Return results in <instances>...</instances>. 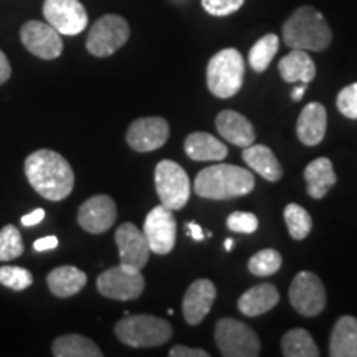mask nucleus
Masks as SVG:
<instances>
[{"label":"nucleus","mask_w":357,"mask_h":357,"mask_svg":"<svg viewBox=\"0 0 357 357\" xmlns=\"http://www.w3.org/2000/svg\"><path fill=\"white\" fill-rule=\"evenodd\" d=\"M25 176L35 192L52 202L66 199L75 187V174L70 162L50 149L35 151L25 159Z\"/></svg>","instance_id":"nucleus-1"},{"label":"nucleus","mask_w":357,"mask_h":357,"mask_svg":"<svg viewBox=\"0 0 357 357\" xmlns=\"http://www.w3.org/2000/svg\"><path fill=\"white\" fill-rule=\"evenodd\" d=\"M255 189V177L248 169L231 164L205 167L194 181V192L202 199L229 200L243 197Z\"/></svg>","instance_id":"nucleus-2"},{"label":"nucleus","mask_w":357,"mask_h":357,"mask_svg":"<svg viewBox=\"0 0 357 357\" xmlns=\"http://www.w3.org/2000/svg\"><path fill=\"white\" fill-rule=\"evenodd\" d=\"M283 42L289 48L323 52L333 42L331 26L324 15L311 6L296 8L283 25Z\"/></svg>","instance_id":"nucleus-3"},{"label":"nucleus","mask_w":357,"mask_h":357,"mask_svg":"<svg viewBox=\"0 0 357 357\" xmlns=\"http://www.w3.org/2000/svg\"><path fill=\"white\" fill-rule=\"evenodd\" d=\"M245 61L236 48H223L207 65V86L213 96L229 100L242 89Z\"/></svg>","instance_id":"nucleus-4"},{"label":"nucleus","mask_w":357,"mask_h":357,"mask_svg":"<svg viewBox=\"0 0 357 357\" xmlns=\"http://www.w3.org/2000/svg\"><path fill=\"white\" fill-rule=\"evenodd\" d=\"M114 334L129 347H155L172 337V326L166 319L151 314H126L114 326Z\"/></svg>","instance_id":"nucleus-5"},{"label":"nucleus","mask_w":357,"mask_h":357,"mask_svg":"<svg viewBox=\"0 0 357 357\" xmlns=\"http://www.w3.org/2000/svg\"><path fill=\"white\" fill-rule=\"evenodd\" d=\"M215 344L225 357H257L261 342L252 328L242 321L223 318L215 326Z\"/></svg>","instance_id":"nucleus-6"},{"label":"nucleus","mask_w":357,"mask_h":357,"mask_svg":"<svg viewBox=\"0 0 357 357\" xmlns=\"http://www.w3.org/2000/svg\"><path fill=\"white\" fill-rule=\"evenodd\" d=\"M155 190L164 207L181 211L190 199V178L174 160H160L154 172Z\"/></svg>","instance_id":"nucleus-7"},{"label":"nucleus","mask_w":357,"mask_h":357,"mask_svg":"<svg viewBox=\"0 0 357 357\" xmlns=\"http://www.w3.org/2000/svg\"><path fill=\"white\" fill-rule=\"evenodd\" d=\"M131 29L121 15H102L93 24L86 37V50L93 56L105 58L113 55L126 45Z\"/></svg>","instance_id":"nucleus-8"},{"label":"nucleus","mask_w":357,"mask_h":357,"mask_svg":"<svg viewBox=\"0 0 357 357\" xmlns=\"http://www.w3.org/2000/svg\"><path fill=\"white\" fill-rule=\"evenodd\" d=\"M98 291L105 298L118 301H131L139 298L144 291L146 281L141 270L124 266L119 263L118 266L102 271L96 280Z\"/></svg>","instance_id":"nucleus-9"},{"label":"nucleus","mask_w":357,"mask_h":357,"mask_svg":"<svg viewBox=\"0 0 357 357\" xmlns=\"http://www.w3.org/2000/svg\"><path fill=\"white\" fill-rule=\"evenodd\" d=\"M289 303L294 311L314 318L326 307V289L321 278L312 271H300L289 284Z\"/></svg>","instance_id":"nucleus-10"},{"label":"nucleus","mask_w":357,"mask_h":357,"mask_svg":"<svg viewBox=\"0 0 357 357\" xmlns=\"http://www.w3.org/2000/svg\"><path fill=\"white\" fill-rule=\"evenodd\" d=\"M144 236L151 252L155 255H167L176 247L177 223L171 208L162 204L147 213L144 220Z\"/></svg>","instance_id":"nucleus-11"},{"label":"nucleus","mask_w":357,"mask_h":357,"mask_svg":"<svg viewBox=\"0 0 357 357\" xmlns=\"http://www.w3.org/2000/svg\"><path fill=\"white\" fill-rule=\"evenodd\" d=\"M43 17L60 35L82 33L88 26L86 8L79 0H45Z\"/></svg>","instance_id":"nucleus-12"},{"label":"nucleus","mask_w":357,"mask_h":357,"mask_svg":"<svg viewBox=\"0 0 357 357\" xmlns=\"http://www.w3.org/2000/svg\"><path fill=\"white\" fill-rule=\"evenodd\" d=\"M20 40L26 50L42 60H55L63 52L60 33L50 24L40 20H30L22 25Z\"/></svg>","instance_id":"nucleus-13"},{"label":"nucleus","mask_w":357,"mask_h":357,"mask_svg":"<svg viewBox=\"0 0 357 357\" xmlns=\"http://www.w3.org/2000/svg\"><path fill=\"white\" fill-rule=\"evenodd\" d=\"M171 134L169 123L160 116L139 118L128 128L126 141L136 153H153L166 144Z\"/></svg>","instance_id":"nucleus-14"},{"label":"nucleus","mask_w":357,"mask_h":357,"mask_svg":"<svg viewBox=\"0 0 357 357\" xmlns=\"http://www.w3.org/2000/svg\"><path fill=\"white\" fill-rule=\"evenodd\" d=\"M116 217H118V208L114 200L105 194L89 197L86 202L79 205L78 211L79 227L93 235L108 231L114 225Z\"/></svg>","instance_id":"nucleus-15"},{"label":"nucleus","mask_w":357,"mask_h":357,"mask_svg":"<svg viewBox=\"0 0 357 357\" xmlns=\"http://www.w3.org/2000/svg\"><path fill=\"white\" fill-rule=\"evenodd\" d=\"M116 245L119 252V263L124 266L142 270L149 261V245L144 236V231L137 229L131 222L123 223L114 234Z\"/></svg>","instance_id":"nucleus-16"},{"label":"nucleus","mask_w":357,"mask_h":357,"mask_svg":"<svg viewBox=\"0 0 357 357\" xmlns=\"http://www.w3.org/2000/svg\"><path fill=\"white\" fill-rule=\"evenodd\" d=\"M217 298V288L211 280L200 278L187 288L182 301V311L187 324L197 326L207 318Z\"/></svg>","instance_id":"nucleus-17"},{"label":"nucleus","mask_w":357,"mask_h":357,"mask_svg":"<svg viewBox=\"0 0 357 357\" xmlns=\"http://www.w3.org/2000/svg\"><path fill=\"white\" fill-rule=\"evenodd\" d=\"M217 131L223 139L238 147H248L255 142V128L242 113L234 109H223L215 118Z\"/></svg>","instance_id":"nucleus-18"},{"label":"nucleus","mask_w":357,"mask_h":357,"mask_svg":"<svg viewBox=\"0 0 357 357\" xmlns=\"http://www.w3.org/2000/svg\"><path fill=\"white\" fill-rule=\"evenodd\" d=\"M328 113L321 102L312 101L303 108L296 123V134L305 146H318L326 136Z\"/></svg>","instance_id":"nucleus-19"},{"label":"nucleus","mask_w":357,"mask_h":357,"mask_svg":"<svg viewBox=\"0 0 357 357\" xmlns=\"http://www.w3.org/2000/svg\"><path fill=\"white\" fill-rule=\"evenodd\" d=\"M280 293L275 284L261 283L250 288L238 298V310L248 318L265 314L278 305Z\"/></svg>","instance_id":"nucleus-20"},{"label":"nucleus","mask_w":357,"mask_h":357,"mask_svg":"<svg viewBox=\"0 0 357 357\" xmlns=\"http://www.w3.org/2000/svg\"><path fill=\"white\" fill-rule=\"evenodd\" d=\"M278 71L287 83L310 84L316 77V65L306 50L291 48V52L280 60Z\"/></svg>","instance_id":"nucleus-21"},{"label":"nucleus","mask_w":357,"mask_h":357,"mask_svg":"<svg viewBox=\"0 0 357 357\" xmlns=\"http://www.w3.org/2000/svg\"><path fill=\"white\" fill-rule=\"evenodd\" d=\"M184 149L187 158L199 160V162H208V160L220 162L229 154V149L222 141L215 139L212 134L202 131L189 134L184 142Z\"/></svg>","instance_id":"nucleus-22"},{"label":"nucleus","mask_w":357,"mask_h":357,"mask_svg":"<svg viewBox=\"0 0 357 357\" xmlns=\"http://www.w3.org/2000/svg\"><path fill=\"white\" fill-rule=\"evenodd\" d=\"M305 181L310 197L316 200L324 199L329 189L337 182L331 160L328 158H318L307 164L305 169Z\"/></svg>","instance_id":"nucleus-23"},{"label":"nucleus","mask_w":357,"mask_h":357,"mask_svg":"<svg viewBox=\"0 0 357 357\" xmlns=\"http://www.w3.org/2000/svg\"><path fill=\"white\" fill-rule=\"evenodd\" d=\"M86 273L77 266H58L47 276V284L56 298H71L86 287Z\"/></svg>","instance_id":"nucleus-24"},{"label":"nucleus","mask_w":357,"mask_h":357,"mask_svg":"<svg viewBox=\"0 0 357 357\" xmlns=\"http://www.w3.org/2000/svg\"><path fill=\"white\" fill-rule=\"evenodd\" d=\"M242 158L250 169L260 174L268 182L280 181L281 176H283V169H281L280 160L276 159L273 151L268 146L255 144L253 142L252 146L243 147Z\"/></svg>","instance_id":"nucleus-25"},{"label":"nucleus","mask_w":357,"mask_h":357,"mask_svg":"<svg viewBox=\"0 0 357 357\" xmlns=\"http://www.w3.org/2000/svg\"><path fill=\"white\" fill-rule=\"evenodd\" d=\"M331 357H357V319L354 316H341L334 324L329 339Z\"/></svg>","instance_id":"nucleus-26"},{"label":"nucleus","mask_w":357,"mask_h":357,"mask_svg":"<svg viewBox=\"0 0 357 357\" xmlns=\"http://www.w3.org/2000/svg\"><path fill=\"white\" fill-rule=\"evenodd\" d=\"M56 357H101L102 352L91 339L79 334H65L56 337L52 346Z\"/></svg>","instance_id":"nucleus-27"},{"label":"nucleus","mask_w":357,"mask_h":357,"mask_svg":"<svg viewBox=\"0 0 357 357\" xmlns=\"http://www.w3.org/2000/svg\"><path fill=\"white\" fill-rule=\"evenodd\" d=\"M281 351L287 357H318L319 349L306 329L294 328L281 339Z\"/></svg>","instance_id":"nucleus-28"},{"label":"nucleus","mask_w":357,"mask_h":357,"mask_svg":"<svg viewBox=\"0 0 357 357\" xmlns=\"http://www.w3.org/2000/svg\"><path fill=\"white\" fill-rule=\"evenodd\" d=\"M280 48V37L275 33H266L253 45L248 55V63L257 73H263L276 55Z\"/></svg>","instance_id":"nucleus-29"},{"label":"nucleus","mask_w":357,"mask_h":357,"mask_svg":"<svg viewBox=\"0 0 357 357\" xmlns=\"http://www.w3.org/2000/svg\"><path fill=\"white\" fill-rule=\"evenodd\" d=\"M284 222L293 240H305L312 229V218L306 208L298 204H288L284 207Z\"/></svg>","instance_id":"nucleus-30"},{"label":"nucleus","mask_w":357,"mask_h":357,"mask_svg":"<svg viewBox=\"0 0 357 357\" xmlns=\"http://www.w3.org/2000/svg\"><path fill=\"white\" fill-rule=\"evenodd\" d=\"M281 265H283V258H281V253L278 250L265 248L257 252L255 255L250 258L248 271L252 275L265 278V276H271L276 271H280Z\"/></svg>","instance_id":"nucleus-31"},{"label":"nucleus","mask_w":357,"mask_h":357,"mask_svg":"<svg viewBox=\"0 0 357 357\" xmlns=\"http://www.w3.org/2000/svg\"><path fill=\"white\" fill-rule=\"evenodd\" d=\"M24 253V240L13 225L0 229V261H10Z\"/></svg>","instance_id":"nucleus-32"},{"label":"nucleus","mask_w":357,"mask_h":357,"mask_svg":"<svg viewBox=\"0 0 357 357\" xmlns=\"http://www.w3.org/2000/svg\"><path fill=\"white\" fill-rule=\"evenodd\" d=\"M33 283V275L29 270L20 266H0V284L13 289L24 291Z\"/></svg>","instance_id":"nucleus-33"},{"label":"nucleus","mask_w":357,"mask_h":357,"mask_svg":"<svg viewBox=\"0 0 357 357\" xmlns=\"http://www.w3.org/2000/svg\"><path fill=\"white\" fill-rule=\"evenodd\" d=\"M339 113L349 119L357 121V83H352L349 86H344L339 91L336 100Z\"/></svg>","instance_id":"nucleus-34"},{"label":"nucleus","mask_w":357,"mask_h":357,"mask_svg":"<svg viewBox=\"0 0 357 357\" xmlns=\"http://www.w3.org/2000/svg\"><path fill=\"white\" fill-rule=\"evenodd\" d=\"M227 227L236 234H255L258 229V218L255 213L234 212L227 218Z\"/></svg>","instance_id":"nucleus-35"},{"label":"nucleus","mask_w":357,"mask_h":357,"mask_svg":"<svg viewBox=\"0 0 357 357\" xmlns=\"http://www.w3.org/2000/svg\"><path fill=\"white\" fill-rule=\"evenodd\" d=\"M205 12L213 17L231 15L243 6L245 0H200Z\"/></svg>","instance_id":"nucleus-36"},{"label":"nucleus","mask_w":357,"mask_h":357,"mask_svg":"<svg viewBox=\"0 0 357 357\" xmlns=\"http://www.w3.org/2000/svg\"><path fill=\"white\" fill-rule=\"evenodd\" d=\"M207 351L204 349H194V347H187V346H174L171 351H169V357H208Z\"/></svg>","instance_id":"nucleus-37"},{"label":"nucleus","mask_w":357,"mask_h":357,"mask_svg":"<svg viewBox=\"0 0 357 357\" xmlns=\"http://www.w3.org/2000/svg\"><path fill=\"white\" fill-rule=\"evenodd\" d=\"M58 247V238L55 235L43 236V238L35 240L33 248L35 252H48V250H55Z\"/></svg>","instance_id":"nucleus-38"},{"label":"nucleus","mask_w":357,"mask_h":357,"mask_svg":"<svg viewBox=\"0 0 357 357\" xmlns=\"http://www.w3.org/2000/svg\"><path fill=\"white\" fill-rule=\"evenodd\" d=\"M12 75V66H10V61H8V58L6 53L0 50V84H3L7 82L8 78H10Z\"/></svg>","instance_id":"nucleus-39"},{"label":"nucleus","mask_w":357,"mask_h":357,"mask_svg":"<svg viewBox=\"0 0 357 357\" xmlns=\"http://www.w3.org/2000/svg\"><path fill=\"white\" fill-rule=\"evenodd\" d=\"M45 218V211L43 208H37V211H33L32 213H29V215H24L22 217V225L24 227H33V225H38L40 222H42Z\"/></svg>","instance_id":"nucleus-40"},{"label":"nucleus","mask_w":357,"mask_h":357,"mask_svg":"<svg viewBox=\"0 0 357 357\" xmlns=\"http://www.w3.org/2000/svg\"><path fill=\"white\" fill-rule=\"evenodd\" d=\"M185 229H187V235H190L195 242H202L205 238V234L202 231V227L199 225L197 222H189L185 223Z\"/></svg>","instance_id":"nucleus-41"},{"label":"nucleus","mask_w":357,"mask_h":357,"mask_svg":"<svg viewBox=\"0 0 357 357\" xmlns=\"http://www.w3.org/2000/svg\"><path fill=\"white\" fill-rule=\"evenodd\" d=\"M305 91H306V84L301 83L300 86H294V88H293L291 98H293L294 101H300L301 98H303V95H305Z\"/></svg>","instance_id":"nucleus-42"},{"label":"nucleus","mask_w":357,"mask_h":357,"mask_svg":"<svg viewBox=\"0 0 357 357\" xmlns=\"http://www.w3.org/2000/svg\"><path fill=\"white\" fill-rule=\"evenodd\" d=\"M231 248H234V240H231V238L225 240V250H227V252H230Z\"/></svg>","instance_id":"nucleus-43"}]
</instances>
